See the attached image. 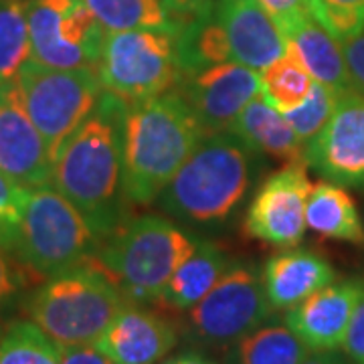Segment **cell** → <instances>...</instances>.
Here are the masks:
<instances>
[{
	"mask_svg": "<svg viewBox=\"0 0 364 364\" xmlns=\"http://www.w3.org/2000/svg\"><path fill=\"white\" fill-rule=\"evenodd\" d=\"M33 59L59 69H97L105 31L83 0H26Z\"/></svg>",
	"mask_w": 364,
	"mask_h": 364,
	"instance_id": "9c48e42d",
	"label": "cell"
},
{
	"mask_svg": "<svg viewBox=\"0 0 364 364\" xmlns=\"http://www.w3.org/2000/svg\"><path fill=\"white\" fill-rule=\"evenodd\" d=\"M338 100L340 95L336 91L330 90L324 83L314 81L308 97L299 105L287 109V112H282V114L287 119V124L291 126V130L298 134L299 140L308 144L328 124V119L332 117L336 105H338Z\"/></svg>",
	"mask_w": 364,
	"mask_h": 364,
	"instance_id": "f1b7e54d",
	"label": "cell"
},
{
	"mask_svg": "<svg viewBox=\"0 0 364 364\" xmlns=\"http://www.w3.org/2000/svg\"><path fill=\"white\" fill-rule=\"evenodd\" d=\"M213 6L233 61L259 73L287 53L284 33L259 0H215Z\"/></svg>",
	"mask_w": 364,
	"mask_h": 364,
	"instance_id": "2e32d148",
	"label": "cell"
},
{
	"mask_svg": "<svg viewBox=\"0 0 364 364\" xmlns=\"http://www.w3.org/2000/svg\"><path fill=\"white\" fill-rule=\"evenodd\" d=\"M166 2V9H168L170 16H172V23L176 18H181L184 14H191L210 4L213 0H164Z\"/></svg>",
	"mask_w": 364,
	"mask_h": 364,
	"instance_id": "8d00e7d4",
	"label": "cell"
},
{
	"mask_svg": "<svg viewBox=\"0 0 364 364\" xmlns=\"http://www.w3.org/2000/svg\"><path fill=\"white\" fill-rule=\"evenodd\" d=\"M363 294L358 282H332L289 308L286 326L312 352L334 350L342 346Z\"/></svg>",
	"mask_w": 364,
	"mask_h": 364,
	"instance_id": "9a60e30c",
	"label": "cell"
},
{
	"mask_svg": "<svg viewBox=\"0 0 364 364\" xmlns=\"http://www.w3.org/2000/svg\"><path fill=\"white\" fill-rule=\"evenodd\" d=\"M314 16L342 43L364 31V0H314Z\"/></svg>",
	"mask_w": 364,
	"mask_h": 364,
	"instance_id": "f546056e",
	"label": "cell"
},
{
	"mask_svg": "<svg viewBox=\"0 0 364 364\" xmlns=\"http://www.w3.org/2000/svg\"><path fill=\"white\" fill-rule=\"evenodd\" d=\"M14 81L53 158L61 144L91 116L104 93L95 69H59L43 65L33 57Z\"/></svg>",
	"mask_w": 364,
	"mask_h": 364,
	"instance_id": "ba28073f",
	"label": "cell"
},
{
	"mask_svg": "<svg viewBox=\"0 0 364 364\" xmlns=\"http://www.w3.org/2000/svg\"><path fill=\"white\" fill-rule=\"evenodd\" d=\"M229 132L245 144L251 152L269 154L284 162V166L308 164V144L299 140L284 114L277 112L261 93L253 97L245 105V109L235 117Z\"/></svg>",
	"mask_w": 364,
	"mask_h": 364,
	"instance_id": "d6986e66",
	"label": "cell"
},
{
	"mask_svg": "<svg viewBox=\"0 0 364 364\" xmlns=\"http://www.w3.org/2000/svg\"><path fill=\"white\" fill-rule=\"evenodd\" d=\"M259 79L261 95L277 112H287L301 104L314 85V77L308 73V69L289 51L282 59L259 71Z\"/></svg>",
	"mask_w": 364,
	"mask_h": 364,
	"instance_id": "484cf974",
	"label": "cell"
},
{
	"mask_svg": "<svg viewBox=\"0 0 364 364\" xmlns=\"http://www.w3.org/2000/svg\"><path fill=\"white\" fill-rule=\"evenodd\" d=\"M272 312L263 277L253 267L237 265L191 308L188 324L198 340L223 346L257 330Z\"/></svg>",
	"mask_w": 364,
	"mask_h": 364,
	"instance_id": "30bf717a",
	"label": "cell"
},
{
	"mask_svg": "<svg viewBox=\"0 0 364 364\" xmlns=\"http://www.w3.org/2000/svg\"><path fill=\"white\" fill-rule=\"evenodd\" d=\"M342 53L348 69L350 91L364 97V31L352 39L342 41Z\"/></svg>",
	"mask_w": 364,
	"mask_h": 364,
	"instance_id": "d6a6232c",
	"label": "cell"
},
{
	"mask_svg": "<svg viewBox=\"0 0 364 364\" xmlns=\"http://www.w3.org/2000/svg\"><path fill=\"white\" fill-rule=\"evenodd\" d=\"M124 112L126 104L104 91L91 116L53 158V186L79 208L100 241L119 223Z\"/></svg>",
	"mask_w": 364,
	"mask_h": 364,
	"instance_id": "6da1fadb",
	"label": "cell"
},
{
	"mask_svg": "<svg viewBox=\"0 0 364 364\" xmlns=\"http://www.w3.org/2000/svg\"><path fill=\"white\" fill-rule=\"evenodd\" d=\"M28 191L0 170V249L4 251L16 249Z\"/></svg>",
	"mask_w": 364,
	"mask_h": 364,
	"instance_id": "4dcf8cb0",
	"label": "cell"
},
{
	"mask_svg": "<svg viewBox=\"0 0 364 364\" xmlns=\"http://www.w3.org/2000/svg\"><path fill=\"white\" fill-rule=\"evenodd\" d=\"M102 87L126 105L174 91L182 77L172 31L105 33L97 63Z\"/></svg>",
	"mask_w": 364,
	"mask_h": 364,
	"instance_id": "52a82bcc",
	"label": "cell"
},
{
	"mask_svg": "<svg viewBox=\"0 0 364 364\" xmlns=\"http://www.w3.org/2000/svg\"><path fill=\"white\" fill-rule=\"evenodd\" d=\"M158 364H215L208 356L205 354H200V352L196 350H188V352H181V354H176V356H170L166 360H162V363Z\"/></svg>",
	"mask_w": 364,
	"mask_h": 364,
	"instance_id": "74e56055",
	"label": "cell"
},
{
	"mask_svg": "<svg viewBox=\"0 0 364 364\" xmlns=\"http://www.w3.org/2000/svg\"><path fill=\"white\" fill-rule=\"evenodd\" d=\"M249 152L229 130L207 134L162 191V207L182 221H225L247 193Z\"/></svg>",
	"mask_w": 364,
	"mask_h": 364,
	"instance_id": "3957f363",
	"label": "cell"
},
{
	"mask_svg": "<svg viewBox=\"0 0 364 364\" xmlns=\"http://www.w3.org/2000/svg\"><path fill=\"white\" fill-rule=\"evenodd\" d=\"M130 299L91 255L47 277L28 299V316L57 344H91Z\"/></svg>",
	"mask_w": 364,
	"mask_h": 364,
	"instance_id": "277c9868",
	"label": "cell"
},
{
	"mask_svg": "<svg viewBox=\"0 0 364 364\" xmlns=\"http://www.w3.org/2000/svg\"><path fill=\"white\" fill-rule=\"evenodd\" d=\"M31 57L26 0H0V83L14 81Z\"/></svg>",
	"mask_w": 364,
	"mask_h": 364,
	"instance_id": "4316f807",
	"label": "cell"
},
{
	"mask_svg": "<svg viewBox=\"0 0 364 364\" xmlns=\"http://www.w3.org/2000/svg\"><path fill=\"white\" fill-rule=\"evenodd\" d=\"M0 170L25 188L53 184V156L21 100L16 81L0 83Z\"/></svg>",
	"mask_w": 364,
	"mask_h": 364,
	"instance_id": "5bb4252c",
	"label": "cell"
},
{
	"mask_svg": "<svg viewBox=\"0 0 364 364\" xmlns=\"http://www.w3.org/2000/svg\"><path fill=\"white\" fill-rule=\"evenodd\" d=\"M287 51L294 53L314 81L324 83L338 95L350 93L348 69L340 43L314 14H306L284 31Z\"/></svg>",
	"mask_w": 364,
	"mask_h": 364,
	"instance_id": "ffe728a7",
	"label": "cell"
},
{
	"mask_svg": "<svg viewBox=\"0 0 364 364\" xmlns=\"http://www.w3.org/2000/svg\"><path fill=\"white\" fill-rule=\"evenodd\" d=\"M310 348L287 328L265 326L237 342L239 364H301Z\"/></svg>",
	"mask_w": 364,
	"mask_h": 364,
	"instance_id": "d4e9b609",
	"label": "cell"
},
{
	"mask_svg": "<svg viewBox=\"0 0 364 364\" xmlns=\"http://www.w3.org/2000/svg\"><path fill=\"white\" fill-rule=\"evenodd\" d=\"M229 269V261L221 249L200 241L196 249L170 275L156 304L168 310H191L207 296Z\"/></svg>",
	"mask_w": 364,
	"mask_h": 364,
	"instance_id": "7402d4cb",
	"label": "cell"
},
{
	"mask_svg": "<svg viewBox=\"0 0 364 364\" xmlns=\"http://www.w3.org/2000/svg\"><path fill=\"white\" fill-rule=\"evenodd\" d=\"M213 4L215 0L195 13L184 14L174 21V41L182 75L233 61L225 31Z\"/></svg>",
	"mask_w": 364,
	"mask_h": 364,
	"instance_id": "44dd1931",
	"label": "cell"
},
{
	"mask_svg": "<svg viewBox=\"0 0 364 364\" xmlns=\"http://www.w3.org/2000/svg\"><path fill=\"white\" fill-rule=\"evenodd\" d=\"M342 348L352 364H364V294L352 314Z\"/></svg>",
	"mask_w": 364,
	"mask_h": 364,
	"instance_id": "836d02e7",
	"label": "cell"
},
{
	"mask_svg": "<svg viewBox=\"0 0 364 364\" xmlns=\"http://www.w3.org/2000/svg\"><path fill=\"white\" fill-rule=\"evenodd\" d=\"M312 191L308 164H289L261 184L245 215L249 237L277 247H296L306 231V203Z\"/></svg>",
	"mask_w": 364,
	"mask_h": 364,
	"instance_id": "8fae6325",
	"label": "cell"
},
{
	"mask_svg": "<svg viewBox=\"0 0 364 364\" xmlns=\"http://www.w3.org/2000/svg\"><path fill=\"white\" fill-rule=\"evenodd\" d=\"M176 87L178 91H174L191 105L203 130L217 134L229 130L235 117L259 95L261 79L257 71L227 61L182 75Z\"/></svg>",
	"mask_w": 364,
	"mask_h": 364,
	"instance_id": "7c38bea8",
	"label": "cell"
},
{
	"mask_svg": "<svg viewBox=\"0 0 364 364\" xmlns=\"http://www.w3.org/2000/svg\"><path fill=\"white\" fill-rule=\"evenodd\" d=\"M2 334H4V328L0 326V340H2Z\"/></svg>",
	"mask_w": 364,
	"mask_h": 364,
	"instance_id": "ab89813d",
	"label": "cell"
},
{
	"mask_svg": "<svg viewBox=\"0 0 364 364\" xmlns=\"http://www.w3.org/2000/svg\"><path fill=\"white\" fill-rule=\"evenodd\" d=\"M306 162L326 181L364 186V97L340 95L338 105L318 136L308 142Z\"/></svg>",
	"mask_w": 364,
	"mask_h": 364,
	"instance_id": "4fadbf2b",
	"label": "cell"
},
{
	"mask_svg": "<svg viewBox=\"0 0 364 364\" xmlns=\"http://www.w3.org/2000/svg\"><path fill=\"white\" fill-rule=\"evenodd\" d=\"M105 33L164 28L174 33V23L164 0H83Z\"/></svg>",
	"mask_w": 364,
	"mask_h": 364,
	"instance_id": "cb8c5ba5",
	"label": "cell"
},
{
	"mask_svg": "<svg viewBox=\"0 0 364 364\" xmlns=\"http://www.w3.org/2000/svg\"><path fill=\"white\" fill-rule=\"evenodd\" d=\"M259 4L269 13L282 33L306 14H314V0H259Z\"/></svg>",
	"mask_w": 364,
	"mask_h": 364,
	"instance_id": "1f68e13d",
	"label": "cell"
},
{
	"mask_svg": "<svg viewBox=\"0 0 364 364\" xmlns=\"http://www.w3.org/2000/svg\"><path fill=\"white\" fill-rule=\"evenodd\" d=\"M100 245L87 219L55 186L28 191L14 249L26 267L53 277L90 259Z\"/></svg>",
	"mask_w": 364,
	"mask_h": 364,
	"instance_id": "8992f818",
	"label": "cell"
},
{
	"mask_svg": "<svg viewBox=\"0 0 364 364\" xmlns=\"http://www.w3.org/2000/svg\"><path fill=\"white\" fill-rule=\"evenodd\" d=\"M306 225L320 237L364 245V223L352 196L336 182H318L306 203Z\"/></svg>",
	"mask_w": 364,
	"mask_h": 364,
	"instance_id": "603a6c76",
	"label": "cell"
},
{
	"mask_svg": "<svg viewBox=\"0 0 364 364\" xmlns=\"http://www.w3.org/2000/svg\"><path fill=\"white\" fill-rule=\"evenodd\" d=\"M301 364H342V363L338 360V356H334L332 352L326 350V352H314V354H308Z\"/></svg>",
	"mask_w": 364,
	"mask_h": 364,
	"instance_id": "f35d334b",
	"label": "cell"
},
{
	"mask_svg": "<svg viewBox=\"0 0 364 364\" xmlns=\"http://www.w3.org/2000/svg\"><path fill=\"white\" fill-rule=\"evenodd\" d=\"M61 364H114L104 352L91 344H59Z\"/></svg>",
	"mask_w": 364,
	"mask_h": 364,
	"instance_id": "e575fe53",
	"label": "cell"
},
{
	"mask_svg": "<svg viewBox=\"0 0 364 364\" xmlns=\"http://www.w3.org/2000/svg\"><path fill=\"white\" fill-rule=\"evenodd\" d=\"M334 279L332 263L310 249H287L263 267V287L273 310H289Z\"/></svg>",
	"mask_w": 364,
	"mask_h": 364,
	"instance_id": "ac0fdd59",
	"label": "cell"
},
{
	"mask_svg": "<svg viewBox=\"0 0 364 364\" xmlns=\"http://www.w3.org/2000/svg\"><path fill=\"white\" fill-rule=\"evenodd\" d=\"M207 136L181 93L126 105L122 126V193L150 205Z\"/></svg>",
	"mask_w": 364,
	"mask_h": 364,
	"instance_id": "7a4b0ae2",
	"label": "cell"
},
{
	"mask_svg": "<svg viewBox=\"0 0 364 364\" xmlns=\"http://www.w3.org/2000/svg\"><path fill=\"white\" fill-rule=\"evenodd\" d=\"M18 287H21V279L13 269L9 257L4 255V249H0V304L13 298Z\"/></svg>",
	"mask_w": 364,
	"mask_h": 364,
	"instance_id": "d590c367",
	"label": "cell"
},
{
	"mask_svg": "<svg viewBox=\"0 0 364 364\" xmlns=\"http://www.w3.org/2000/svg\"><path fill=\"white\" fill-rule=\"evenodd\" d=\"M0 364H61L59 344L33 320H18L2 334Z\"/></svg>",
	"mask_w": 364,
	"mask_h": 364,
	"instance_id": "83f0119b",
	"label": "cell"
},
{
	"mask_svg": "<svg viewBox=\"0 0 364 364\" xmlns=\"http://www.w3.org/2000/svg\"><path fill=\"white\" fill-rule=\"evenodd\" d=\"M200 241L164 217H140L105 239L95 259L134 304L156 301Z\"/></svg>",
	"mask_w": 364,
	"mask_h": 364,
	"instance_id": "5b68a950",
	"label": "cell"
},
{
	"mask_svg": "<svg viewBox=\"0 0 364 364\" xmlns=\"http://www.w3.org/2000/svg\"><path fill=\"white\" fill-rule=\"evenodd\" d=\"M95 344L114 364H158L176 346V330L166 318L130 301Z\"/></svg>",
	"mask_w": 364,
	"mask_h": 364,
	"instance_id": "e0dca14e",
	"label": "cell"
}]
</instances>
